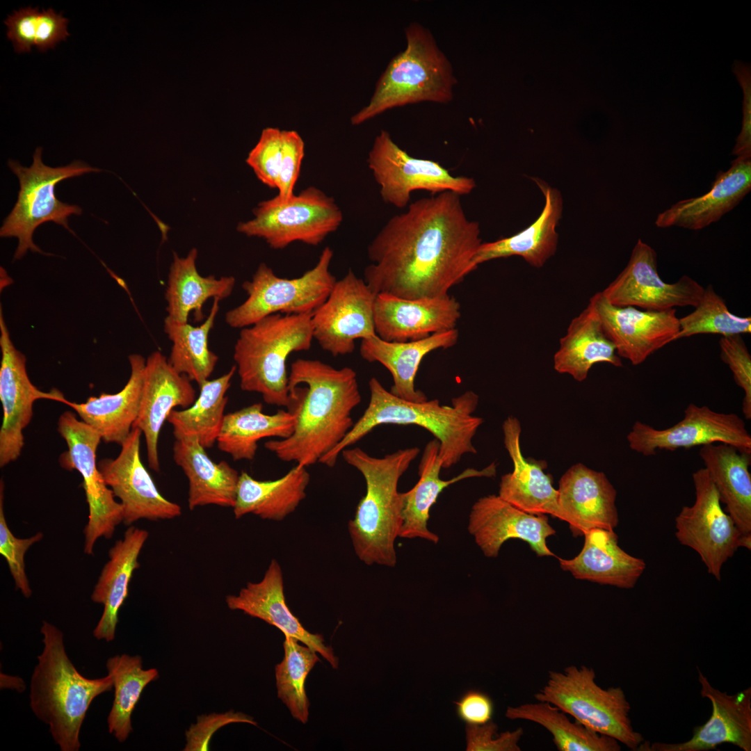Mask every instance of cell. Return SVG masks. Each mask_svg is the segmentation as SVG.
Returning <instances> with one entry per match:
<instances>
[{"label":"cell","mask_w":751,"mask_h":751,"mask_svg":"<svg viewBox=\"0 0 751 751\" xmlns=\"http://www.w3.org/2000/svg\"><path fill=\"white\" fill-rule=\"evenodd\" d=\"M460 197L451 191L422 197L387 222L369 245L371 264L364 271L376 295L444 297L476 269L481 228L466 216Z\"/></svg>","instance_id":"obj_1"},{"label":"cell","mask_w":751,"mask_h":751,"mask_svg":"<svg viewBox=\"0 0 751 751\" xmlns=\"http://www.w3.org/2000/svg\"><path fill=\"white\" fill-rule=\"evenodd\" d=\"M289 396L293 433L266 441L264 447L283 462L307 467L319 462L352 428L351 414L362 399L357 373L348 366L298 359L289 373Z\"/></svg>","instance_id":"obj_2"},{"label":"cell","mask_w":751,"mask_h":751,"mask_svg":"<svg viewBox=\"0 0 751 751\" xmlns=\"http://www.w3.org/2000/svg\"><path fill=\"white\" fill-rule=\"evenodd\" d=\"M370 400L361 417L342 441L319 462L333 467L341 452L357 442L376 427L383 424L416 425L429 431L439 442L443 468L458 463L467 453H476L472 439L483 423L473 416L478 396L467 391L452 399L451 405L439 400L408 401L387 391L376 378L369 382Z\"/></svg>","instance_id":"obj_3"},{"label":"cell","mask_w":751,"mask_h":751,"mask_svg":"<svg viewBox=\"0 0 751 751\" xmlns=\"http://www.w3.org/2000/svg\"><path fill=\"white\" fill-rule=\"evenodd\" d=\"M419 452V448L412 447L376 458L355 447L341 453L347 464L362 474L366 483V494L348 522L355 552L366 565L394 567L396 564L395 540L402 524V498L398 483Z\"/></svg>","instance_id":"obj_4"},{"label":"cell","mask_w":751,"mask_h":751,"mask_svg":"<svg viewBox=\"0 0 751 751\" xmlns=\"http://www.w3.org/2000/svg\"><path fill=\"white\" fill-rule=\"evenodd\" d=\"M40 631L44 648L31 678L30 706L49 725L60 750L78 751L88 709L96 697L111 691L113 681L109 675L98 679L83 677L67 656L63 633L45 621Z\"/></svg>","instance_id":"obj_5"},{"label":"cell","mask_w":751,"mask_h":751,"mask_svg":"<svg viewBox=\"0 0 751 751\" xmlns=\"http://www.w3.org/2000/svg\"><path fill=\"white\" fill-rule=\"evenodd\" d=\"M405 49L389 63L369 103L350 118L358 125L395 107L421 102L447 104L457 83L452 65L431 32L412 22Z\"/></svg>","instance_id":"obj_6"},{"label":"cell","mask_w":751,"mask_h":751,"mask_svg":"<svg viewBox=\"0 0 751 751\" xmlns=\"http://www.w3.org/2000/svg\"><path fill=\"white\" fill-rule=\"evenodd\" d=\"M312 314H274L241 329L234 360L243 391L259 393L267 404L287 408L286 360L291 353L311 348Z\"/></svg>","instance_id":"obj_7"},{"label":"cell","mask_w":751,"mask_h":751,"mask_svg":"<svg viewBox=\"0 0 751 751\" xmlns=\"http://www.w3.org/2000/svg\"><path fill=\"white\" fill-rule=\"evenodd\" d=\"M595 678V670L586 665L550 670L546 684L534 697L556 706L587 728L637 751L645 741L633 728L631 706L624 691L619 686L603 688Z\"/></svg>","instance_id":"obj_8"},{"label":"cell","mask_w":751,"mask_h":751,"mask_svg":"<svg viewBox=\"0 0 751 751\" xmlns=\"http://www.w3.org/2000/svg\"><path fill=\"white\" fill-rule=\"evenodd\" d=\"M42 152L40 147L35 149L33 163L29 168L11 159L8 162V167L19 179V191L13 209L3 220L0 236L17 238L15 259H20L28 250L43 253L33 241V232L41 224L51 221L70 229L68 217L81 214L82 209L78 205L57 199L56 184L68 178L100 171L81 161H74L65 166L49 167L42 162Z\"/></svg>","instance_id":"obj_9"},{"label":"cell","mask_w":751,"mask_h":751,"mask_svg":"<svg viewBox=\"0 0 751 751\" xmlns=\"http://www.w3.org/2000/svg\"><path fill=\"white\" fill-rule=\"evenodd\" d=\"M332 250L327 246L316 265L300 277H280L261 263L251 280L242 284L248 298L225 316L232 328L250 326L274 314H312L326 300L337 280L330 270Z\"/></svg>","instance_id":"obj_10"},{"label":"cell","mask_w":751,"mask_h":751,"mask_svg":"<svg viewBox=\"0 0 751 751\" xmlns=\"http://www.w3.org/2000/svg\"><path fill=\"white\" fill-rule=\"evenodd\" d=\"M342 221V211L334 199L309 186L286 200L276 195L261 202L253 210V218L239 223L236 229L281 250L294 242L318 245Z\"/></svg>","instance_id":"obj_11"},{"label":"cell","mask_w":751,"mask_h":751,"mask_svg":"<svg viewBox=\"0 0 751 751\" xmlns=\"http://www.w3.org/2000/svg\"><path fill=\"white\" fill-rule=\"evenodd\" d=\"M367 163L382 200L397 208L408 205L411 193L417 190L433 195L451 191L462 196L476 186L473 178L454 176L437 161L410 156L385 130L375 138Z\"/></svg>","instance_id":"obj_12"},{"label":"cell","mask_w":751,"mask_h":751,"mask_svg":"<svg viewBox=\"0 0 751 751\" xmlns=\"http://www.w3.org/2000/svg\"><path fill=\"white\" fill-rule=\"evenodd\" d=\"M58 431L65 440L68 450L60 457V465L77 470L83 478L88 506V521L83 533L84 553L93 554L96 541L101 537L111 538L116 527L123 522V508L115 500L96 463V452L102 437L89 425L66 411L59 417Z\"/></svg>","instance_id":"obj_13"},{"label":"cell","mask_w":751,"mask_h":751,"mask_svg":"<svg viewBox=\"0 0 751 751\" xmlns=\"http://www.w3.org/2000/svg\"><path fill=\"white\" fill-rule=\"evenodd\" d=\"M695 499L683 506L675 519L679 542L694 550L707 572L721 579L723 565L738 549L742 534L730 515L722 508L718 492L706 469L693 473Z\"/></svg>","instance_id":"obj_14"},{"label":"cell","mask_w":751,"mask_h":751,"mask_svg":"<svg viewBox=\"0 0 751 751\" xmlns=\"http://www.w3.org/2000/svg\"><path fill=\"white\" fill-rule=\"evenodd\" d=\"M630 449L644 456L657 451H675L712 443L731 445L751 455V435L735 413L718 412L706 405L689 404L684 418L664 429L637 421L627 437Z\"/></svg>","instance_id":"obj_15"},{"label":"cell","mask_w":751,"mask_h":751,"mask_svg":"<svg viewBox=\"0 0 751 751\" xmlns=\"http://www.w3.org/2000/svg\"><path fill=\"white\" fill-rule=\"evenodd\" d=\"M376 294L349 269L337 280L323 303L312 315L314 339L332 356L353 352L355 341L376 335L373 306Z\"/></svg>","instance_id":"obj_16"},{"label":"cell","mask_w":751,"mask_h":751,"mask_svg":"<svg viewBox=\"0 0 751 751\" xmlns=\"http://www.w3.org/2000/svg\"><path fill=\"white\" fill-rule=\"evenodd\" d=\"M704 289L688 275L674 283L664 282L658 273L655 250L639 239L625 268L601 292L614 305L664 311L675 307H695Z\"/></svg>","instance_id":"obj_17"},{"label":"cell","mask_w":751,"mask_h":751,"mask_svg":"<svg viewBox=\"0 0 751 751\" xmlns=\"http://www.w3.org/2000/svg\"><path fill=\"white\" fill-rule=\"evenodd\" d=\"M0 400L3 421L0 429V467L16 460L24 446L23 430L33 416V405L39 399H49L67 404L63 394L56 389L40 390L31 382L26 368V357L14 346L0 311Z\"/></svg>","instance_id":"obj_18"},{"label":"cell","mask_w":751,"mask_h":751,"mask_svg":"<svg viewBox=\"0 0 751 751\" xmlns=\"http://www.w3.org/2000/svg\"><path fill=\"white\" fill-rule=\"evenodd\" d=\"M142 432L132 428L121 445L115 459L99 460L97 467L106 484L123 508V523L131 525L141 519L156 521L172 519L181 514L177 503L169 501L159 491L140 456Z\"/></svg>","instance_id":"obj_19"},{"label":"cell","mask_w":751,"mask_h":751,"mask_svg":"<svg viewBox=\"0 0 751 751\" xmlns=\"http://www.w3.org/2000/svg\"><path fill=\"white\" fill-rule=\"evenodd\" d=\"M616 348L617 355L638 365L652 353L675 341L679 331L675 308L664 311L638 309L611 304L597 292L588 303Z\"/></svg>","instance_id":"obj_20"},{"label":"cell","mask_w":751,"mask_h":751,"mask_svg":"<svg viewBox=\"0 0 751 751\" xmlns=\"http://www.w3.org/2000/svg\"><path fill=\"white\" fill-rule=\"evenodd\" d=\"M467 529L487 558L497 557L503 544L510 538L525 541L538 556H554L547 539L556 531L546 515L527 513L499 495L485 496L474 503Z\"/></svg>","instance_id":"obj_21"},{"label":"cell","mask_w":751,"mask_h":751,"mask_svg":"<svg viewBox=\"0 0 751 751\" xmlns=\"http://www.w3.org/2000/svg\"><path fill=\"white\" fill-rule=\"evenodd\" d=\"M700 695L712 705L708 721L694 728L692 737L677 743L644 741L637 751H708L722 743L751 750V688L729 695L713 687L697 668Z\"/></svg>","instance_id":"obj_22"},{"label":"cell","mask_w":751,"mask_h":751,"mask_svg":"<svg viewBox=\"0 0 751 751\" xmlns=\"http://www.w3.org/2000/svg\"><path fill=\"white\" fill-rule=\"evenodd\" d=\"M191 382L159 351L146 360L139 411L132 428L144 435L149 467L156 472L160 471L158 441L163 423L176 407L187 408L196 399Z\"/></svg>","instance_id":"obj_23"},{"label":"cell","mask_w":751,"mask_h":751,"mask_svg":"<svg viewBox=\"0 0 751 751\" xmlns=\"http://www.w3.org/2000/svg\"><path fill=\"white\" fill-rule=\"evenodd\" d=\"M460 304L450 295L405 299L377 294L373 306L376 335L389 342H407L456 328Z\"/></svg>","instance_id":"obj_24"},{"label":"cell","mask_w":751,"mask_h":751,"mask_svg":"<svg viewBox=\"0 0 751 751\" xmlns=\"http://www.w3.org/2000/svg\"><path fill=\"white\" fill-rule=\"evenodd\" d=\"M558 492L563 521L568 523L574 537L617 526V492L604 472L577 463L561 476Z\"/></svg>","instance_id":"obj_25"},{"label":"cell","mask_w":751,"mask_h":751,"mask_svg":"<svg viewBox=\"0 0 751 751\" xmlns=\"http://www.w3.org/2000/svg\"><path fill=\"white\" fill-rule=\"evenodd\" d=\"M225 601L229 609L241 611L277 627L284 636L297 639L320 654L332 668H338L339 659L333 649L324 643L323 636L305 629L288 607L283 574L276 560H271L260 581L248 583L238 595H227Z\"/></svg>","instance_id":"obj_26"},{"label":"cell","mask_w":751,"mask_h":751,"mask_svg":"<svg viewBox=\"0 0 751 751\" xmlns=\"http://www.w3.org/2000/svg\"><path fill=\"white\" fill-rule=\"evenodd\" d=\"M505 447L513 463V471L501 476L499 496L531 515L549 514L563 521L558 504V492L553 486V479L544 470V460L526 459L520 446L521 424L515 417L503 422Z\"/></svg>","instance_id":"obj_27"},{"label":"cell","mask_w":751,"mask_h":751,"mask_svg":"<svg viewBox=\"0 0 751 751\" xmlns=\"http://www.w3.org/2000/svg\"><path fill=\"white\" fill-rule=\"evenodd\" d=\"M750 189L751 157H737L727 171H718L709 191L672 204L657 216L655 224L661 228L701 229L732 210Z\"/></svg>","instance_id":"obj_28"},{"label":"cell","mask_w":751,"mask_h":751,"mask_svg":"<svg viewBox=\"0 0 751 751\" xmlns=\"http://www.w3.org/2000/svg\"><path fill=\"white\" fill-rule=\"evenodd\" d=\"M544 197V208L528 227L511 236L482 243L472 264L478 266L495 259L519 256L530 266L540 268L554 255L558 243L557 225L561 218L563 200L560 191L546 182L534 179Z\"/></svg>","instance_id":"obj_29"},{"label":"cell","mask_w":751,"mask_h":751,"mask_svg":"<svg viewBox=\"0 0 751 751\" xmlns=\"http://www.w3.org/2000/svg\"><path fill=\"white\" fill-rule=\"evenodd\" d=\"M583 536V548L576 556L569 560L558 558L562 570L577 579L633 588L645 570V560L624 551L614 530L595 528Z\"/></svg>","instance_id":"obj_30"},{"label":"cell","mask_w":751,"mask_h":751,"mask_svg":"<svg viewBox=\"0 0 751 751\" xmlns=\"http://www.w3.org/2000/svg\"><path fill=\"white\" fill-rule=\"evenodd\" d=\"M439 449L435 438L426 445L419 466V480L411 490L401 493L402 524L398 537L420 538L437 544L439 538L429 530L428 521L430 510L440 493L451 484L465 478L496 475V465L492 462L481 470L468 468L450 480H442L439 474L443 462Z\"/></svg>","instance_id":"obj_31"},{"label":"cell","mask_w":751,"mask_h":751,"mask_svg":"<svg viewBox=\"0 0 751 751\" xmlns=\"http://www.w3.org/2000/svg\"><path fill=\"white\" fill-rule=\"evenodd\" d=\"M148 536L146 530L130 526L108 551L109 560L91 595L93 602L104 605L93 631L97 640L110 642L115 638L118 613L128 596L133 573L140 566L138 556Z\"/></svg>","instance_id":"obj_32"},{"label":"cell","mask_w":751,"mask_h":751,"mask_svg":"<svg viewBox=\"0 0 751 751\" xmlns=\"http://www.w3.org/2000/svg\"><path fill=\"white\" fill-rule=\"evenodd\" d=\"M458 337L457 328L407 342H389L375 335L362 339L360 353L366 362H378L391 373L393 378L391 393L408 401L421 402L428 400L427 397L414 387L421 361L433 350L453 346Z\"/></svg>","instance_id":"obj_33"},{"label":"cell","mask_w":751,"mask_h":751,"mask_svg":"<svg viewBox=\"0 0 751 751\" xmlns=\"http://www.w3.org/2000/svg\"><path fill=\"white\" fill-rule=\"evenodd\" d=\"M173 459L188 479L191 510L207 505L234 506L240 474L229 464L213 461L195 437L175 439Z\"/></svg>","instance_id":"obj_34"},{"label":"cell","mask_w":751,"mask_h":751,"mask_svg":"<svg viewBox=\"0 0 751 751\" xmlns=\"http://www.w3.org/2000/svg\"><path fill=\"white\" fill-rule=\"evenodd\" d=\"M131 373L118 393L90 396L86 403L68 401L83 422L95 429L106 443L122 445L130 434L140 407L146 360L138 354L129 356Z\"/></svg>","instance_id":"obj_35"},{"label":"cell","mask_w":751,"mask_h":751,"mask_svg":"<svg viewBox=\"0 0 751 751\" xmlns=\"http://www.w3.org/2000/svg\"><path fill=\"white\" fill-rule=\"evenodd\" d=\"M597 363L622 366L615 346L588 304L572 318L565 335L560 338L559 348L554 355V368L559 373L570 375L576 381L582 382Z\"/></svg>","instance_id":"obj_36"},{"label":"cell","mask_w":751,"mask_h":751,"mask_svg":"<svg viewBox=\"0 0 751 751\" xmlns=\"http://www.w3.org/2000/svg\"><path fill=\"white\" fill-rule=\"evenodd\" d=\"M310 481L307 467L296 465L275 480L259 481L245 471L239 475L236 502V519L253 514L261 519L281 521L296 510L306 497Z\"/></svg>","instance_id":"obj_37"},{"label":"cell","mask_w":751,"mask_h":751,"mask_svg":"<svg viewBox=\"0 0 751 751\" xmlns=\"http://www.w3.org/2000/svg\"><path fill=\"white\" fill-rule=\"evenodd\" d=\"M699 455L727 513L742 533H751L750 455L724 443L704 445Z\"/></svg>","instance_id":"obj_38"},{"label":"cell","mask_w":751,"mask_h":751,"mask_svg":"<svg viewBox=\"0 0 751 751\" xmlns=\"http://www.w3.org/2000/svg\"><path fill=\"white\" fill-rule=\"evenodd\" d=\"M197 257L195 248H192L185 257L173 255L165 298L166 317L177 322L188 323L192 312L195 321H202L205 302L211 298L221 300L229 296L234 287L235 278L232 276L216 278L213 275H200L195 265Z\"/></svg>","instance_id":"obj_39"},{"label":"cell","mask_w":751,"mask_h":751,"mask_svg":"<svg viewBox=\"0 0 751 751\" xmlns=\"http://www.w3.org/2000/svg\"><path fill=\"white\" fill-rule=\"evenodd\" d=\"M295 417L287 410L273 414L263 412L260 403L252 404L225 415L217 439L220 451L235 461L255 458L258 442L264 438H286L293 433Z\"/></svg>","instance_id":"obj_40"},{"label":"cell","mask_w":751,"mask_h":751,"mask_svg":"<svg viewBox=\"0 0 751 751\" xmlns=\"http://www.w3.org/2000/svg\"><path fill=\"white\" fill-rule=\"evenodd\" d=\"M236 371L234 365L224 375L206 380L199 386L198 398L190 407L170 413L167 421L172 426L175 439L195 437L205 449L214 445L225 415L226 394Z\"/></svg>","instance_id":"obj_41"},{"label":"cell","mask_w":751,"mask_h":751,"mask_svg":"<svg viewBox=\"0 0 751 751\" xmlns=\"http://www.w3.org/2000/svg\"><path fill=\"white\" fill-rule=\"evenodd\" d=\"M505 716L510 720L533 722L545 728L559 751H620L615 738L592 731L547 702L538 701L517 706H508Z\"/></svg>","instance_id":"obj_42"},{"label":"cell","mask_w":751,"mask_h":751,"mask_svg":"<svg viewBox=\"0 0 751 751\" xmlns=\"http://www.w3.org/2000/svg\"><path fill=\"white\" fill-rule=\"evenodd\" d=\"M219 299H213L209 315L200 325L179 323L168 317L163 330L172 345L168 358L173 369L200 386L209 380L218 357L208 346V339L219 309Z\"/></svg>","instance_id":"obj_43"},{"label":"cell","mask_w":751,"mask_h":751,"mask_svg":"<svg viewBox=\"0 0 751 751\" xmlns=\"http://www.w3.org/2000/svg\"><path fill=\"white\" fill-rule=\"evenodd\" d=\"M106 667L115 691L108 729L122 743L133 730L131 715L144 688L159 678V672L156 668L143 669L140 656L125 654L108 659Z\"/></svg>","instance_id":"obj_44"},{"label":"cell","mask_w":751,"mask_h":751,"mask_svg":"<svg viewBox=\"0 0 751 751\" xmlns=\"http://www.w3.org/2000/svg\"><path fill=\"white\" fill-rule=\"evenodd\" d=\"M284 637V658L275 665L277 697L287 706L293 718L305 724L309 706L305 681L319 658L315 651L300 645L297 639L289 636Z\"/></svg>","instance_id":"obj_45"},{"label":"cell","mask_w":751,"mask_h":751,"mask_svg":"<svg viewBox=\"0 0 751 751\" xmlns=\"http://www.w3.org/2000/svg\"><path fill=\"white\" fill-rule=\"evenodd\" d=\"M4 23L7 37L17 53L29 52L33 46L45 51L70 35L68 19L52 8L40 12L38 8H23L8 15Z\"/></svg>","instance_id":"obj_46"},{"label":"cell","mask_w":751,"mask_h":751,"mask_svg":"<svg viewBox=\"0 0 751 751\" xmlns=\"http://www.w3.org/2000/svg\"><path fill=\"white\" fill-rule=\"evenodd\" d=\"M694 308L693 312L679 318V331L675 340L700 334L727 337L751 332V318L732 314L711 284L704 288Z\"/></svg>","instance_id":"obj_47"},{"label":"cell","mask_w":751,"mask_h":751,"mask_svg":"<svg viewBox=\"0 0 751 751\" xmlns=\"http://www.w3.org/2000/svg\"><path fill=\"white\" fill-rule=\"evenodd\" d=\"M43 538L41 532L29 538H17L10 531L3 511V483L0 485V554L6 559L15 587L29 598L32 590L25 572L24 556L28 549Z\"/></svg>","instance_id":"obj_48"},{"label":"cell","mask_w":751,"mask_h":751,"mask_svg":"<svg viewBox=\"0 0 751 751\" xmlns=\"http://www.w3.org/2000/svg\"><path fill=\"white\" fill-rule=\"evenodd\" d=\"M282 158V130L266 127L248 153L246 163L261 182L271 188H277Z\"/></svg>","instance_id":"obj_49"},{"label":"cell","mask_w":751,"mask_h":751,"mask_svg":"<svg viewBox=\"0 0 751 751\" xmlns=\"http://www.w3.org/2000/svg\"><path fill=\"white\" fill-rule=\"evenodd\" d=\"M720 358L728 365L736 384L744 391L742 411L751 419V355L741 334L722 337L719 341Z\"/></svg>","instance_id":"obj_50"},{"label":"cell","mask_w":751,"mask_h":751,"mask_svg":"<svg viewBox=\"0 0 751 751\" xmlns=\"http://www.w3.org/2000/svg\"><path fill=\"white\" fill-rule=\"evenodd\" d=\"M305 156V143L294 130H282V158L277 181V195L286 200L293 197L302 162Z\"/></svg>","instance_id":"obj_51"},{"label":"cell","mask_w":751,"mask_h":751,"mask_svg":"<svg viewBox=\"0 0 751 751\" xmlns=\"http://www.w3.org/2000/svg\"><path fill=\"white\" fill-rule=\"evenodd\" d=\"M467 751H520L519 742L524 734L522 727L497 734L492 720L480 725L466 726Z\"/></svg>","instance_id":"obj_52"},{"label":"cell","mask_w":751,"mask_h":751,"mask_svg":"<svg viewBox=\"0 0 751 751\" xmlns=\"http://www.w3.org/2000/svg\"><path fill=\"white\" fill-rule=\"evenodd\" d=\"M233 722H245L257 725L254 718L241 712L232 710L224 713L204 714L197 717V722L186 731V743L184 751H205L209 749L213 734L220 727Z\"/></svg>","instance_id":"obj_53"},{"label":"cell","mask_w":751,"mask_h":751,"mask_svg":"<svg viewBox=\"0 0 751 751\" xmlns=\"http://www.w3.org/2000/svg\"><path fill=\"white\" fill-rule=\"evenodd\" d=\"M732 71L743 94L742 128L736 138L732 155L751 157V68L747 63L735 60Z\"/></svg>","instance_id":"obj_54"},{"label":"cell","mask_w":751,"mask_h":751,"mask_svg":"<svg viewBox=\"0 0 751 751\" xmlns=\"http://www.w3.org/2000/svg\"><path fill=\"white\" fill-rule=\"evenodd\" d=\"M458 718L467 725H480L492 720L494 703L485 693L469 689L454 702Z\"/></svg>","instance_id":"obj_55"},{"label":"cell","mask_w":751,"mask_h":751,"mask_svg":"<svg viewBox=\"0 0 751 751\" xmlns=\"http://www.w3.org/2000/svg\"><path fill=\"white\" fill-rule=\"evenodd\" d=\"M744 547L748 550L751 549V533H742L738 540V548Z\"/></svg>","instance_id":"obj_56"}]
</instances>
